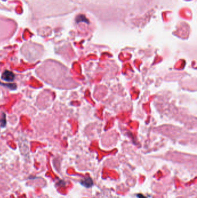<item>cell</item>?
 <instances>
[{
    "label": "cell",
    "mask_w": 197,
    "mask_h": 198,
    "mask_svg": "<svg viewBox=\"0 0 197 198\" xmlns=\"http://www.w3.org/2000/svg\"><path fill=\"white\" fill-rule=\"evenodd\" d=\"M137 197L138 198H146V197L144 196L142 194H138Z\"/></svg>",
    "instance_id": "obj_5"
},
{
    "label": "cell",
    "mask_w": 197,
    "mask_h": 198,
    "mask_svg": "<svg viewBox=\"0 0 197 198\" xmlns=\"http://www.w3.org/2000/svg\"><path fill=\"white\" fill-rule=\"evenodd\" d=\"M7 125V119H6V114L5 113H2L1 117L0 118V126L2 127H5Z\"/></svg>",
    "instance_id": "obj_4"
},
{
    "label": "cell",
    "mask_w": 197,
    "mask_h": 198,
    "mask_svg": "<svg viewBox=\"0 0 197 198\" xmlns=\"http://www.w3.org/2000/svg\"><path fill=\"white\" fill-rule=\"evenodd\" d=\"M15 78V74L9 70H5L1 75V79L7 82H12L13 81Z\"/></svg>",
    "instance_id": "obj_1"
},
{
    "label": "cell",
    "mask_w": 197,
    "mask_h": 198,
    "mask_svg": "<svg viewBox=\"0 0 197 198\" xmlns=\"http://www.w3.org/2000/svg\"><path fill=\"white\" fill-rule=\"evenodd\" d=\"M0 85L6 87L12 91H14L17 89V85L16 83H4L0 82Z\"/></svg>",
    "instance_id": "obj_3"
},
{
    "label": "cell",
    "mask_w": 197,
    "mask_h": 198,
    "mask_svg": "<svg viewBox=\"0 0 197 198\" xmlns=\"http://www.w3.org/2000/svg\"><path fill=\"white\" fill-rule=\"evenodd\" d=\"M81 184L87 188H91L93 185V181L91 177H87L81 180L80 182Z\"/></svg>",
    "instance_id": "obj_2"
}]
</instances>
